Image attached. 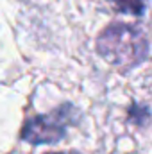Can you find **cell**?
<instances>
[{
    "label": "cell",
    "instance_id": "3957f363",
    "mask_svg": "<svg viewBox=\"0 0 152 154\" xmlns=\"http://www.w3.org/2000/svg\"><path fill=\"white\" fill-rule=\"evenodd\" d=\"M108 2L113 5L116 11L129 13V14H134V16L143 14V9H145L143 0H108Z\"/></svg>",
    "mask_w": 152,
    "mask_h": 154
},
{
    "label": "cell",
    "instance_id": "6da1fadb",
    "mask_svg": "<svg viewBox=\"0 0 152 154\" xmlns=\"http://www.w3.org/2000/svg\"><path fill=\"white\" fill-rule=\"evenodd\" d=\"M99 56L120 70H129L143 63L149 56V41L141 29L127 23L106 27L97 39Z\"/></svg>",
    "mask_w": 152,
    "mask_h": 154
},
{
    "label": "cell",
    "instance_id": "7a4b0ae2",
    "mask_svg": "<svg viewBox=\"0 0 152 154\" xmlns=\"http://www.w3.org/2000/svg\"><path fill=\"white\" fill-rule=\"evenodd\" d=\"M75 109L70 104H65L54 109L48 115H39L25 122L22 129V140L41 145V143H56L65 138L66 127L74 122Z\"/></svg>",
    "mask_w": 152,
    "mask_h": 154
},
{
    "label": "cell",
    "instance_id": "277c9868",
    "mask_svg": "<svg viewBox=\"0 0 152 154\" xmlns=\"http://www.w3.org/2000/svg\"><path fill=\"white\" fill-rule=\"evenodd\" d=\"M48 154H61V152H48Z\"/></svg>",
    "mask_w": 152,
    "mask_h": 154
}]
</instances>
